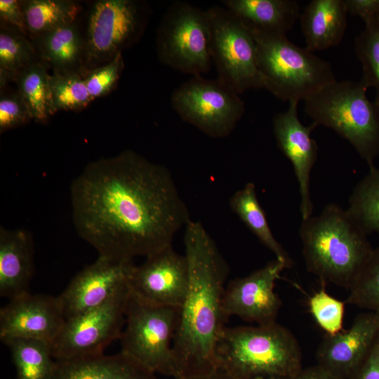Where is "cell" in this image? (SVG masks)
<instances>
[{"label": "cell", "mask_w": 379, "mask_h": 379, "mask_svg": "<svg viewBox=\"0 0 379 379\" xmlns=\"http://www.w3.org/2000/svg\"><path fill=\"white\" fill-rule=\"evenodd\" d=\"M73 223L99 256L133 260L172 245L191 220L170 171L133 150L89 163L70 186Z\"/></svg>", "instance_id": "obj_1"}, {"label": "cell", "mask_w": 379, "mask_h": 379, "mask_svg": "<svg viewBox=\"0 0 379 379\" xmlns=\"http://www.w3.org/2000/svg\"><path fill=\"white\" fill-rule=\"evenodd\" d=\"M189 285L173 343L178 379H192L217 370L216 347L227 317L222 304L228 265L201 222L185 227Z\"/></svg>", "instance_id": "obj_2"}, {"label": "cell", "mask_w": 379, "mask_h": 379, "mask_svg": "<svg viewBox=\"0 0 379 379\" xmlns=\"http://www.w3.org/2000/svg\"><path fill=\"white\" fill-rule=\"evenodd\" d=\"M299 235L307 270L324 286L349 291L373 250L367 234L348 211L333 203L302 220Z\"/></svg>", "instance_id": "obj_3"}, {"label": "cell", "mask_w": 379, "mask_h": 379, "mask_svg": "<svg viewBox=\"0 0 379 379\" xmlns=\"http://www.w3.org/2000/svg\"><path fill=\"white\" fill-rule=\"evenodd\" d=\"M218 369L234 379H295L302 352L293 333L277 321L225 326L216 347Z\"/></svg>", "instance_id": "obj_4"}, {"label": "cell", "mask_w": 379, "mask_h": 379, "mask_svg": "<svg viewBox=\"0 0 379 379\" xmlns=\"http://www.w3.org/2000/svg\"><path fill=\"white\" fill-rule=\"evenodd\" d=\"M247 26L255 41L263 88L278 99L305 100L335 81L329 62L295 46L286 35Z\"/></svg>", "instance_id": "obj_5"}, {"label": "cell", "mask_w": 379, "mask_h": 379, "mask_svg": "<svg viewBox=\"0 0 379 379\" xmlns=\"http://www.w3.org/2000/svg\"><path fill=\"white\" fill-rule=\"evenodd\" d=\"M367 89L361 80H335L305 99L304 109L346 139L371 167L379 155V105L368 100Z\"/></svg>", "instance_id": "obj_6"}, {"label": "cell", "mask_w": 379, "mask_h": 379, "mask_svg": "<svg viewBox=\"0 0 379 379\" xmlns=\"http://www.w3.org/2000/svg\"><path fill=\"white\" fill-rule=\"evenodd\" d=\"M179 315V308L149 304L131 293L121 351L154 373L178 379L173 343Z\"/></svg>", "instance_id": "obj_7"}, {"label": "cell", "mask_w": 379, "mask_h": 379, "mask_svg": "<svg viewBox=\"0 0 379 379\" xmlns=\"http://www.w3.org/2000/svg\"><path fill=\"white\" fill-rule=\"evenodd\" d=\"M156 49L159 60L176 71L192 76L207 73L212 59L206 10L172 3L158 25Z\"/></svg>", "instance_id": "obj_8"}, {"label": "cell", "mask_w": 379, "mask_h": 379, "mask_svg": "<svg viewBox=\"0 0 379 379\" xmlns=\"http://www.w3.org/2000/svg\"><path fill=\"white\" fill-rule=\"evenodd\" d=\"M210 26V51L218 79L239 95L263 88L254 37L246 23L225 6L206 9Z\"/></svg>", "instance_id": "obj_9"}, {"label": "cell", "mask_w": 379, "mask_h": 379, "mask_svg": "<svg viewBox=\"0 0 379 379\" xmlns=\"http://www.w3.org/2000/svg\"><path fill=\"white\" fill-rule=\"evenodd\" d=\"M171 105L185 122L213 138L228 136L245 112L239 95L219 79L192 76L171 94Z\"/></svg>", "instance_id": "obj_10"}, {"label": "cell", "mask_w": 379, "mask_h": 379, "mask_svg": "<svg viewBox=\"0 0 379 379\" xmlns=\"http://www.w3.org/2000/svg\"><path fill=\"white\" fill-rule=\"evenodd\" d=\"M149 8L135 0H99L93 4L87 23L85 65L89 69L112 60L136 42L144 31Z\"/></svg>", "instance_id": "obj_11"}, {"label": "cell", "mask_w": 379, "mask_h": 379, "mask_svg": "<svg viewBox=\"0 0 379 379\" xmlns=\"http://www.w3.org/2000/svg\"><path fill=\"white\" fill-rule=\"evenodd\" d=\"M130 295L128 282L103 305L67 320L51 344L54 359L65 361L103 354L121 336Z\"/></svg>", "instance_id": "obj_12"}, {"label": "cell", "mask_w": 379, "mask_h": 379, "mask_svg": "<svg viewBox=\"0 0 379 379\" xmlns=\"http://www.w3.org/2000/svg\"><path fill=\"white\" fill-rule=\"evenodd\" d=\"M135 265L128 279L132 295L149 304L180 308L189 285V267L185 255L170 245L145 257Z\"/></svg>", "instance_id": "obj_13"}, {"label": "cell", "mask_w": 379, "mask_h": 379, "mask_svg": "<svg viewBox=\"0 0 379 379\" xmlns=\"http://www.w3.org/2000/svg\"><path fill=\"white\" fill-rule=\"evenodd\" d=\"M286 268L274 258L248 275L229 281L222 298L227 317L236 316L256 325L276 322L282 302L274 288Z\"/></svg>", "instance_id": "obj_14"}, {"label": "cell", "mask_w": 379, "mask_h": 379, "mask_svg": "<svg viewBox=\"0 0 379 379\" xmlns=\"http://www.w3.org/2000/svg\"><path fill=\"white\" fill-rule=\"evenodd\" d=\"M133 260L99 256L71 279L58 295L66 321L91 311L107 302L128 282Z\"/></svg>", "instance_id": "obj_15"}, {"label": "cell", "mask_w": 379, "mask_h": 379, "mask_svg": "<svg viewBox=\"0 0 379 379\" xmlns=\"http://www.w3.org/2000/svg\"><path fill=\"white\" fill-rule=\"evenodd\" d=\"M65 322L58 295L29 292L1 307L0 339H34L51 344Z\"/></svg>", "instance_id": "obj_16"}, {"label": "cell", "mask_w": 379, "mask_h": 379, "mask_svg": "<svg viewBox=\"0 0 379 379\" xmlns=\"http://www.w3.org/2000/svg\"><path fill=\"white\" fill-rule=\"evenodd\" d=\"M299 102H289L286 111L277 114L272 121L273 133L277 146L293 165L300 196L302 220L312 215L310 195V174L317 161L318 146L311 137L318 126L313 122L303 125L298 116Z\"/></svg>", "instance_id": "obj_17"}, {"label": "cell", "mask_w": 379, "mask_h": 379, "mask_svg": "<svg viewBox=\"0 0 379 379\" xmlns=\"http://www.w3.org/2000/svg\"><path fill=\"white\" fill-rule=\"evenodd\" d=\"M379 334V312L357 315L350 327L325 334L317 350V364L340 379H350L362 364Z\"/></svg>", "instance_id": "obj_18"}, {"label": "cell", "mask_w": 379, "mask_h": 379, "mask_svg": "<svg viewBox=\"0 0 379 379\" xmlns=\"http://www.w3.org/2000/svg\"><path fill=\"white\" fill-rule=\"evenodd\" d=\"M34 241L23 229L0 228V296L12 300L29 292L34 272Z\"/></svg>", "instance_id": "obj_19"}, {"label": "cell", "mask_w": 379, "mask_h": 379, "mask_svg": "<svg viewBox=\"0 0 379 379\" xmlns=\"http://www.w3.org/2000/svg\"><path fill=\"white\" fill-rule=\"evenodd\" d=\"M53 379H158L128 354L120 351L70 361H57Z\"/></svg>", "instance_id": "obj_20"}, {"label": "cell", "mask_w": 379, "mask_h": 379, "mask_svg": "<svg viewBox=\"0 0 379 379\" xmlns=\"http://www.w3.org/2000/svg\"><path fill=\"white\" fill-rule=\"evenodd\" d=\"M347 11L344 0H312L300 16L306 48L314 52L338 45L345 34Z\"/></svg>", "instance_id": "obj_21"}, {"label": "cell", "mask_w": 379, "mask_h": 379, "mask_svg": "<svg viewBox=\"0 0 379 379\" xmlns=\"http://www.w3.org/2000/svg\"><path fill=\"white\" fill-rule=\"evenodd\" d=\"M33 44L41 59L54 72H79L85 65V40L74 22L34 38Z\"/></svg>", "instance_id": "obj_22"}, {"label": "cell", "mask_w": 379, "mask_h": 379, "mask_svg": "<svg viewBox=\"0 0 379 379\" xmlns=\"http://www.w3.org/2000/svg\"><path fill=\"white\" fill-rule=\"evenodd\" d=\"M227 8L247 25L285 34L300 16L295 0H223Z\"/></svg>", "instance_id": "obj_23"}, {"label": "cell", "mask_w": 379, "mask_h": 379, "mask_svg": "<svg viewBox=\"0 0 379 379\" xmlns=\"http://www.w3.org/2000/svg\"><path fill=\"white\" fill-rule=\"evenodd\" d=\"M230 206L258 240L274 255L275 258L284 262L286 268L293 266L292 258L271 231L253 182H248L233 194L230 199Z\"/></svg>", "instance_id": "obj_24"}, {"label": "cell", "mask_w": 379, "mask_h": 379, "mask_svg": "<svg viewBox=\"0 0 379 379\" xmlns=\"http://www.w3.org/2000/svg\"><path fill=\"white\" fill-rule=\"evenodd\" d=\"M2 343L11 352L17 379L53 378L57 361L51 343L26 338H11Z\"/></svg>", "instance_id": "obj_25"}, {"label": "cell", "mask_w": 379, "mask_h": 379, "mask_svg": "<svg viewBox=\"0 0 379 379\" xmlns=\"http://www.w3.org/2000/svg\"><path fill=\"white\" fill-rule=\"evenodd\" d=\"M28 34L34 38L76 22L79 5L69 0H27L22 1Z\"/></svg>", "instance_id": "obj_26"}, {"label": "cell", "mask_w": 379, "mask_h": 379, "mask_svg": "<svg viewBox=\"0 0 379 379\" xmlns=\"http://www.w3.org/2000/svg\"><path fill=\"white\" fill-rule=\"evenodd\" d=\"M347 208L366 234H379V168L372 166L356 185Z\"/></svg>", "instance_id": "obj_27"}, {"label": "cell", "mask_w": 379, "mask_h": 379, "mask_svg": "<svg viewBox=\"0 0 379 379\" xmlns=\"http://www.w3.org/2000/svg\"><path fill=\"white\" fill-rule=\"evenodd\" d=\"M36 51L26 36L6 27L0 30V86L16 81L27 67L36 62Z\"/></svg>", "instance_id": "obj_28"}, {"label": "cell", "mask_w": 379, "mask_h": 379, "mask_svg": "<svg viewBox=\"0 0 379 379\" xmlns=\"http://www.w3.org/2000/svg\"><path fill=\"white\" fill-rule=\"evenodd\" d=\"M49 76L44 63L36 61L22 71L16 79L18 91L32 119L44 122L50 112Z\"/></svg>", "instance_id": "obj_29"}, {"label": "cell", "mask_w": 379, "mask_h": 379, "mask_svg": "<svg viewBox=\"0 0 379 379\" xmlns=\"http://www.w3.org/2000/svg\"><path fill=\"white\" fill-rule=\"evenodd\" d=\"M50 112L77 111L88 106L91 99L82 74L54 72L49 76Z\"/></svg>", "instance_id": "obj_30"}, {"label": "cell", "mask_w": 379, "mask_h": 379, "mask_svg": "<svg viewBox=\"0 0 379 379\" xmlns=\"http://www.w3.org/2000/svg\"><path fill=\"white\" fill-rule=\"evenodd\" d=\"M354 50L361 62V81L375 91L374 101L379 105V18L365 22L364 29L354 39Z\"/></svg>", "instance_id": "obj_31"}, {"label": "cell", "mask_w": 379, "mask_h": 379, "mask_svg": "<svg viewBox=\"0 0 379 379\" xmlns=\"http://www.w3.org/2000/svg\"><path fill=\"white\" fill-rule=\"evenodd\" d=\"M346 302L367 311L379 312V246L373 248L349 290Z\"/></svg>", "instance_id": "obj_32"}, {"label": "cell", "mask_w": 379, "mask_h": 379, "mask_svg": "<svg viewBox=\"0 0 379 379\" xmlns=\"http://www.w3.org/2000/svg\"><path fill=\"white\" fill-rule=\"evenodd\" d=\"M310 313L319 327L327 335H333L343 330L345 302L329 295L325 286L314 293L309 299Z\"/></svg>", "instance_id": "obj_33"}, {"label": "cell", "mask_w": 379, "mask_h": 379, "mask_svg": "<svg viewBox=\"0 0 379 379\" xmlns=\"http://www.w3.org/2000/svg\"><path fill=\"white\" fill-rule=\"evenodd\" d=\"M124 65L121 53L109 62L88 69L82 74L92 100L106 95L114 88L122 72Z\"/></svg>", "instance_id": "obj_34"}, {"label": "cell", "mask_w": 379, "mask_h": 379, "mask_svg": "<svg viewBox=\"0 0 379 379\" xmlns=\"http://www.w3.org/2000/svg\"><path fill=\"white\" fill-rule=\"evenodd\" d=\"M31 119V114L18 91L1 94V133L23 126Z\"/></svg>", "instance_id": "obj_35"}, {"label": "cell", "mask_w": 379, "mask_h": 379, "mask_svg": "<svg viewBox=\"0 0 379 379\" xmlns=\"http://www.w3.org/2000/svg\"><path fill=\"white\" fill-rule=\"evenodd\" d=\"M0 18L8 28L14 29L24 35H27L22 1L17 0L0 1Z\"/></svg>", "instance_id": "obj_36"}, {"label": "cell", "mask_w": 379, "mask_h": 379, "mask_svg": "<svg viewBox=\"0 0 379 379\" xmlns=\"http://www.w3.org/2000/svg\"><path fill=\"white\" fill-rule=\"evenodd\" d=\"M350 379H379V334L368 355Z\"/></svg>", "instance_id": "obj_37"}, {"label": "cell", "mask_w": 379, "mask_h": 379, "mask_svg": "<svg viewBox=\"0 0 379 379\" xmlns=\"http://www.w3.org/2000/svg\"><path fill=\"white\" fill-rule=\"evenodd\" d=\"M347 12L364 22L379 18V0H344Z\"/></svg>", "instance_id": "obj_38"}, {"label": "cell", "mask_w": 379, "mask_h": 379, "mask_svg": "<svg viewBox=\"0 0 379 379\" xmlns=\"http://www.w3.org/2000/svg\"><path fill=\"white\" fill-rule=\"evenodd\" d=\"M295 379H340L319 364L302 368Z\"/></svg>", "instance_id": "obj_39"}, {"label": "cell", "mask_w": 379, "mask_h": 379, "mask_svg": "<svg viewBox=\"0 0 379 379\" xmlns=\"http://www.w3.org/2000/svg\"><path fill=\"white\" fill-rule=\"evenodd\" d=\"M192 379H234V378H233L232 377H231L230 375H229L228 374H227L222 370L218 369L210 375L203 376V377L192 378Z\"/></svg>", "instance_id": "obj_40"}]
</instances>
